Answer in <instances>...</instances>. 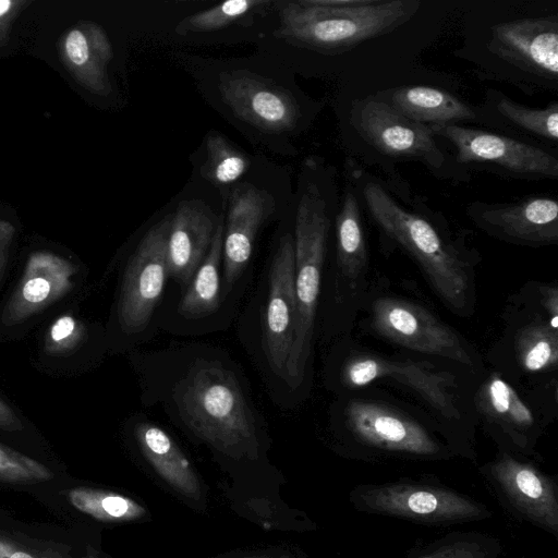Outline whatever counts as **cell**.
Segmentation results:
<instances>
[{"label":"cell","mask_w":558,"mask_h":558,"mask_svg":"<svg viewBox=\"0 0 558 558\" xmlns=\"http://www.w3.org/2000/svg\"><path fill=\"white\" fill-rule=\"evenodd\" d=\"M349 179L361 204L380 230L421 267L438 296L454 312L463 313L470 302L471 281L462 254L436 226L428 207H405L384 181L352 165Z\"/></svg>","instance_id":"cell-1"},{"label":"cell","mask_w":558,"mask_h":558,"mask_svg":"<svg viewBox=\"0 0 558 558\" xmlns=\"http://www.w3.org/2000/svg\"><path fill=\"white\" fill-rule=\"evenodd\" d=\"M417 0H298L279 4L276 35L320 51H344L412 19Z\"/></svg>","instance_id":"cell-2"},{"label":"cell","mask_w":558,"mask_h":558,"mask_svg":"<svg viewBox=\"0 0 558 558\" xmlns=\"http://www.w3.org/2000/svg\"><path fill=\"white\" fill-rule=\"evenodd\" d=\"M174 399L190 429L215 448L240 456L255 448L254 416L236 378L218 363L194 364Z\"/></svg>","instance_id":"cell-3"},{"label":"cell","mask_w":558,"mask_h":558,"mask_svg":"<svg viewBox=\"0 0 558 558\" xmlns=\"http://www.w3.org/2000/svg\"><path fill=\"white\" fill-rule=\"evenodd\" d=\"M328 202L315 183L304 189L296 209L294 233L295 320L286 381L298 387L310 356L330 229Z\"/></svg>","instance_id":"cell-4"},{"label":"cell","mask_w":558,"mask_h":558,"mask_svg":"<svg viewBox=\"0 0 558 558\" xmlns=\"http://www.w3.org/2000/svg\"><path fill=\"white\" fill-rule=\"evenodd\" d=\"M350 121L357 136L379 156L418 161L442 180L468 181L470 173L434 135L429 125L414 122L374 95L353 102Z\"/></svg>","instance_id":"cell-5"},{"label":"cell","mask_w":558,"mask_h":558,"mask_svg":"<svg viewBox=\"0 0 558 558\" xmlns=\"http://www.w3.org/2000/svg\"><path fill=\"white\" fill-rule=\"evenodd\" d=\"M488 59L509 70L508 80L529 94L558 88V15L500 21L488 28Z\"/></svg>","instance_id":"cell-6"},{"label":"cell","mask_w":558,"mask_h":558,"mask_svg":"<svg viewBox=\"0 0 558 558\" xmlns=\"http://www.w3.org/2000/svg\"><path fill=\"white\" fill-rule=\"evenodd\" d=\"M442 143L454 149V160L463 169L486 170L519 180H556V153L501 133L463 124L429 125Z\"/></svg>","instance_id":"cell-7"},{"label":"cell","mask_w":558,"mask_h":558,"mask_svg":"<svg viewBox=\"0 0 558 558\" xmlns=\"http://www.w3.org/2000/svg\"><path fill=\"white\" fill-rule=\"evenodd\" d=\"M371 327L376 333L407 349L472 365L465 342L448 325L413 302L384 296L371 310Z\"/></svg>","instance_id":"cell-8"},{"label":"cell","mask_w":558,"mask_h":558,"mask_svg":"<svg viewBox=\"0 0 558 558\" xmlns=\"http://www.w3.org/2000/svg\"><path fill=\"white\" fill-rule=\"evenodd\" d=\"M357 505L377 513L427 523L463 522L488 515L486 508L456 492L414 484H384L356 489Z\"/></svg>","instance_id":"cell-9"},{"label":"cell","mask_w":558,"mask_h":558,"mask_svg":"<svg viewBox=\"0 0 558 558\" xmlns=\"http://www.w3.org/2000/svg\"><path fill=\"white\" fill-rule=\"evenodd\" d=\"M171 217L156 223L141 240L124 272L118 307L129 332L143 330L161 299L169 275L167 243Z\"/></svg>","instance_id":"cell-10"},{"label":"cell","mask_w":558,"mask_h":558,"mask_svg":"<svg viewBox=\"0 0 558 558\" xmlns=\"http://www.w3.org/2000/svg\"><path fill=\"white\" fill-rule=\"evenodd\" d=\"M466 213L487 234L517 245L547 246L558 243V203L545 195L510 203L473 202Z\"/></svg>","instance_id":"cell-11"},{"label":"cell","mask_w":558,"mask_h":558,"mask_svg":"<svg viewBox=\"0 0 558 558\" xmlns=\"http://www.w3.org/2000/svg\"><path fill=\"white\" fill-rule=\"evenodd\" d=\"M345 417L353 436L367 446L417 457H433L440 451L439 444L421 424L387 405L353 400Z\"/></svg>","instance_id":"cell-12"},{"label":"cell","mask_w":558,"mask_h":558,"mask_svg":"<svg viewBox=\"0 0 558 558\" xmlns=\"http://www.w3.org/2000/svg\"><path fill=\"white\" fill-rule=\"evenodd\" d=\"M295 320L294 240L281 238L271 262L264 319V348L272 372L287 378Z\"/></svg>","instance_id":"cell-13"},{"label":"cell","mask_w":558,"mask_h":558,"mask_svg":"<svg viewBox=\"0 0 558 558\" xmlns=\"http://www.w3.org/2000/svg\"><path fill=\"white\" fill-rule=\"evenodd\" d=\"M222 100L241 120L264 132L280 133L295 128L300 111L286 89L248 72L221 75Z\"/></svg>","instance_id":"cell-14"},{"label":"cell","mask_w":558,"mask_h":558,"mask_svg":"<svg viewBox=\"0 0 558 558\" xmlns=\"http://www.w3.org/2000/svg\"><path fill=\"white\" fill-rule=\"evenodd\" d=\"M343 379L354 388L379 379H392L418 393L445 416L458 418L460 415L450 391V378L424 364L363 354L345 364Z\"/></svg>","instance_id":"cell-15"},{"label":"cell","mask_w":558,"mask_h":558,"mask_svg":"<svg viewBox=\"0 0 558 558\" xmlns=\"http://www.w3.org/2000/svg\"><path fill=\"white\" fill-rule=\"evenodd\" d=\"M74 266L48 253H33L1 315L5 326L22 323L63 298L73 287Z\"/></svg>","instance_id":"cell-16"},{"label":"cell","mask_w":558,"mask_h":558,"mask_svg":"<svg viewBox=\"0 0 558 558\" xmlns=\"http://www.w3.org/2000/svg\"><path fill=\"white\" fill-rule=\"evenodd\" d=\"M272 210V197L253 185L238 186L230 196L222 245L226 293L245 269L257 231Z\"/></svg>","instance_id":"cell-17"},{"label":"cell","mask_w":558,"mask_h":558,"mask_svg":"<svg viewBox=\"0 0 558 558\" xmlns=\"http://www.w3.org/2000/svg\"><path fill=\"white\" fill-rule=\"evenodd\" d=\"M477 123L504 135L556 151L558 144V102L545 108L521 105L497 89H488L475 107Z\"/></svg>","instance_id":"cell-18"},{"label":"cell","mask_w":558,"mask_h":558,"mask_svg":"<svg viewBox=\"0 0 558 558\" xmlns=\"http://www.w3.org/2000/svg\"><path fill=\"white\" fill-rule=\"evenodd\" d=\"M490 474L508 500L542 527L557 533L558 498L553 481L533 465L504 453L490 465Z\"/></svg>","instance_id":"cell-19"},{"label":"cell","mask_w":558,"mask_h":558,"mask_svg":"<svg viewBox=\"0 0 558 558\" xmlns=\"http://www.w3.org/2000/svg\"><path fill=\"white\" fill-rule=\"evenodd\" d=\"M216 225L208 207L199 202L182 203L171 216L167 243L169 275L189 286L206 256Z\"/></svg>","instance_id":"cell-20"},{"label":"cell","mask_w":558,"mask_h":558,"mask_svg":"<svg viewBox=\"0 0 558 558\" xmlns=\"http://www.w3.org/2000/svg\"><path fill=\"white\" fill-rule=\"evenodd\" d=\"M403 117L425 125L476 122V108L447 90L425 85H407L374 95Z\"/></svg>","instance_id":"cell-21"},{"label":"cell","mask_w":558,"mask_h":558,"mask_svg":"<svg viewBox=\"0 0 558 558\" xmlns=\"http://www.w3.org/2000/svg\"><path fill=\"white\" fill-rule=\"evenodd\" d=\"M135 436L146 460L169 485L189 498L201 497L202 489L193 466L162 428L153 423H141Z\"/></svg>","instance_id":"cell-22"},{"label":"cell","mask_w":558,"mask_h":558,"mask_svg":"<svg viewBox=\"0 0 558 558\" xmlns=\"http://www.w3.org/2000/svg\"><path fill=\"white\" fill-rule=\"evenodd\" d=\"M476 403L482 415L497 425L512 441L525 446L535 429V418L517 391L499 375H490L481 386Z\"/></svg>","instance_id":"cell-23"},{"label":"cell","mask_w":558,"mask_h":558,"mask_svg":"<svg viewBox=\"0 0 558 558\" xmlns=\"http://www.w3.org/2000/svg\"><path fill=\"white\" fill-rule=\"evenodd\" d=\"M361 207L356 187L349 179L336 215L337 262L349 278L357 277L367 263Z\"/></svg>","instance_id":"cell-24"},{"label":"cell","mask_w":558,"mask_h":558,"mask_svg":"<svg viewBox=\"0 0 558 558\" xmlns=\"http://www.w3.org/2000/svg\"><path fill=\"white\" fill-rule=\"evenodd\" d=\"M223 230L222 222H218L209 250L180 301L179 313L186 318L205 317L219 307Z\"/></svg>","instance_id":"cell-25"},{"label":"cell","mask_w":558,"mask_h":558,"mask_svg":"<svg viewBox=\"0 0 558 558\" xmlns=\"http://www.w3.org/2000/svg\"><path fill=\"white\" fill-rule=\"evenodd\" d=\"M68 500L78 511L104 522L133 521L146 514V509L133 499L92 487L69 490Z\"/></svg>","instance_id":"cell-26"},{"label":"cell","mask_w":558,"mask_h":558,"mask_svg":"<svg viewBox=\"0 0 558 558\" xmlns=\"http://www.w3.org/2000/svg\"><path fill=\"white\" fill-rule=\"evenodd\" d=\"M515 354L520 366L531 373L557 367L558 330L548 322H533L521 328L515 337Z\"/></svg>","instance_id":"cell-27"},{"label":"cell","mask_w":558,"mask_h":558,"mask_svg":"<svg viewBox=\"0 0 558 558\" xmlns=\"http://www.w3.org/2000/svg\"><path fill=\"white\" fill-rule=\"evenodd\" d=\"M207 159L202 175L217 185H227L240 180L250 168L248 157L236 149L225 136L214 134L206 138Z\"/></svg>","instance_id":"cell-28"},{"label":"cell","mask_w":558,"mask_h":558,"mask_svg":"<svg viewBox=\"0 0 558 558\" xmlns=\"http://www.w3.org/2000/svg\"><path fill=\"white\" fill-rule=\"evenodd\" d=\"M270 3L269 0H229L186 16L177 25L175 32L186 35L218 31Z\"/></svg>","instance_id":"cell-29"},{"label":"cell","mask_w":558,"mask_h":558,"mask_svg":"<svg viewBox=\"0 0 558 558\" xmlns=\"http://www.w3.org/2000/svg\"><path fill=\"white\" fill-rule=\"evenodd\" d=\"M52 477L46 465L0 442V482L29 484Z\"/></svg>","instance_id":"cell-30"},{"label":"cell","mask_w":558,"mask_h":558,"mask_svg":"<svg viewBox=\"0 0 558 558\" xmlns=\"http://www.w3.org/2000/svg\"><path fill=\"white\" fill-rule=\"evenodd\" d=\"M83 327L71 315L58 317L50 326L46 340V349L52 353H60L76 347L83 337Z\"/></svg>","instance_id":"cell-31"},{"label":"cell","mask_w":558,"mask_h":558,"mask_svg":"<svg viewBox=\"0 0 558 558\" xmlns=\"http://www.w3.org/2000/svg\"><path fill=\"white\" fill-rule=\"evenodd\" d=\"M420 558H490V553L480 542L460 539L445 544Z\"/></svg>","instance_id":"cell-32"},{"label":"cell","mask_w":558,"mask_h":558,"mask_svg":"<svg viewBox=\"0 0 558 558\" xmlns=\"http://www.w3.org/2000/svg\"><path fill=\"white\" fill-rule=\"evenodd\" d=\"M0 558H61L53 551H44L25 547L9 538L0 536Z\"/></svg>","instance_id":"cell-33"},{"label":"cell","mask_w":558,"mask_h":558,"mask_svg":"<svg viewBox=\"0 0 558 558\" xmlns=\"http://www.w3.org/2000/svg\"><path fill=\"white\" fill-rule=\"evenodd\" d=\"M24 425L12 408L0 398V429L20 432Z\"/></svg>","instance_id":"cell-34"},{"label":"cell","mask_w":558,"mask_h":558,"mask_svg":"<svg viewBox=\"0 0 558 558\" xmlns=\"http://www.w3.org/2000/svg\"><path fill=\"white\" fill-rule=\"evenodd\" d=\"M542 302L549 314V319H558V290L556 287H546L542 290Z\"/></svg>","instance_id":"cell-35"},{"label":"cell","mask_w":558,"mask_h":558,"mask_svg":"<svg viewBox=\"0 0 558 558\" xmlns=\"http://www.w3.org/2000/svg\"><path fill=\"white\" fill-rule=\"evenodd\" d=\"M10 238L11 232H9V229L0 230V276L2 274V268L5 259V247L9 243Z\"/></svg>","instance_id":"cell-36"},{"label":"cell","mask_w":558,"mask_h":558,"mask_svg":"<svg viewBox=\"0 0 558 558\" xmlns=\"http://www.w3.org/2000/svg\"><path fill=\"white\" fill-rule=\"evenodd\" d=\"M11 4L12 2L9 0H0V16L9 11Z\"/></svg>","instance_id":"cell-37"},{"label":"cell","mask_w":558,"mask_h":558,"mask_svg":"<svg viewBox=\"0 0 558 558\" xmlns=\"http://www.w3.org/2000/svg\"><path fill=\"white\" fill-rule=\"evenodd\" d=\"M242 558H269L268 556H248V557H242Z\"/></svg>","instance_id":"cell-38"},{"label":"cell","mask_w":558,"mask_h":558,"mask_svg":"<svg viewBox=\"0 0 558 558\" xmlns=\"http://www.w3.org/2000/svg\"><path fill=\"white\" fill-rule=\"evenodd\" d=\"M280 558H290L289 556H281Z\"/></svg>","instance_id":"cell-39"},{"label":"cell","mask_w":558,"mask_h":558,"mask_svg":"<svg viewBox=\"0 0 558 558\" xmlns=\"http://www.w3.org/2000/svg\"><path fill=\"white\" fill-rule=\"evenodd\" d=\"M85 558H92V557H85Z\"/></svg>","instance_id":"cell-40"}]
</instances>
